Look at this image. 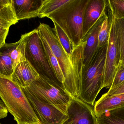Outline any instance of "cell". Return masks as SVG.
<instances>
[{
	"instance_id": "cell-31",
	"label": "cell",
	"mask_w": 124,
	"mask_h": 124,
	"mask_svg": "<svg viewBox=\"0 0 124 124\" xmlns=\"http://www.w3.org/2000/svg\"><path fill=\"white\" fill-rule=\"evenodd\" d=\"M97 124H99V123H98V121H97Z\"/></svg>"
},
{
	"instance_id": "cell-28",
	"label": "cell",
	"mask_w": 124,
	"mask_h": 124,
	"mask_svg": "<svg viewBox=\"0 0 124 124\" xmlns=\"http://www.w3.org/2000/svg\"><path fill=\"white\" fill-rule=\"evenodd\" d=\"M8 111L3 102L0 99V119L7 116Z\"/></svg>"
},
{
	"instance_id": "cell-2",
	"label": "cell",
	"mask_w": 124,
	"mask_h": 124,
	"mask_svg": "<svg viewBox=\"0 0 124 124\" xmlns=\"http://www.w3.org/2000/svg\"><path fill=\"white\" fill-rule=\"evenodd\" d=\"M0 98L17 124H40L22 88L0 76Z\"/></svg>"
},
{
	"instance_id": "cell-22",
	"label": "cell",
	"mask_w": 124,
	"mask_h": 124,
	"mask_svg": "<svg viewBox=\"0 0 124 124\" xmlns=\"http://www.w3.org/2000/svg\"><path fill=\"white\" fill-rule=\"evenodd\" d=\"M54 23V30L56 35L63 49L70 58L73 51L72 44L66 34L60 27L55 22Z\"/></svg>"
},
{
	"instance_id": "cell-32",
	"label": "cell",
	"mask_w": 124,
	"mask_h": 124,
	"mask_svg": "<svg viewBox=\"0 0 124 124\" xmlns=\"http://www.w3.org/2000/svg\"></svg>"
},
{
	"instance_id": "cell-4",
	"label": "cell",
	"mask_w": 124,
	"mask_h": 124,
	"mask_svg": "<svg viewBox=\"0 0 124 124\" xmlns=\"http://www.w3.org/2000/svg\"><path fill=\"white\" fill-rule=\"evenodd\" d=\"M107 45L99 48L90 62L82 66L79 98L93 107L98 95L103 89Z\"/></svg>"
},
{
	"instance_id": "cell-1",
	"label": "cell",
	"mask_w": 124,
	"mask_h": 124,
	"mask_svg": "<svg viewBox=\"0 0 124 124\" xmlns=\"http://www.w3.org/2000/svg\"><path fill=\"white\" fill-rule=\"evenodd\" d=\"M37 29L56 58L64 78L63 89L71 97H78L81 87V73L83 65V44L73 49L70 58L60 43L54 29L40 23Z\"/></svg>"
},
{
	"instance_id": "cell-12",
	"label": "cell",
	"mask_w": 124,
	"mask_h": 124,
	"mask_svg": "<svg viewBox=\"0 0 124 124\" xmlns=\"http://www.w3.org/2000/svg\"><path fill=\"white\" fill-rule=\"evenodd\" d=\"M39 76L30 63L26 60L19 63L15 68L11 79L20 87L24 88L30 86L39 78Z\"/></svg>"
},
{
	"instance_id": "cell-11",
	"label": "cell",
	"mask_w": 124,
	"mask_h": 124,
	"mask_svg": "<svg viewBox=\"0 0 124 124\" xmlns=\"http://www.w3.org/2000/svg\"><path fill=\"white\" fill-rule=\"evenodd\" d=\"M107 0H88L83 19L82 41L108 6Z\"/></svg>"
},
{
	"instance_id": "cell-26",
	"label": "cell",
	"mask_w": 124,
	"mask_h": 124,
	"mask_svg": "<svg viewBox=\"0 0 124 124\" xmlns=\"http://www.w3.org/2000/svg\"><path fill=\"white\" fill-rule=\"evenodd\" d=\"M123 94H124V82L116 87L108 90V91L104 94L106 95H113Z\"/></svg>"
},
{
	"instance_id": "cell-20",
	"label": "cell",
	"mask_w": 124,
	"mask_h": 124,
	"mask_svg": "<svg viewBox=\"0 0 124 124\" xmlns=\"http://www.w3.org/2000/svg\"><path fill=\"white\" fill-rule=\"evenodd\" d=\"M69 0H43L39 12V17L43 18L48 16Z\"/></svg>"
},
{
	"instance_id": "cell-24",
	"label": "cell",
	"mask_w": 124,
	"mask_h": 124,
	"mask_svg": "<svg viewBox=\"0 0 124 124\" xmlns=\"http://www.w3.org/2000/svg\"><path fill=\"white\" fill-rule=\"evenodd\" d=\"M108 7L116 19L124 18V0H108Z\"/></svg>"
},
{
	"instance_id": "cell-14",
	"label": "cell",
	"mask_w": 124,
	"mask_h": 124,
	"mask_svg": "<svg viewBox=\"0 0 124 124\" xmlns=\"http://www.w3.org/2000/svg\"><path fill=\"white\" fill-rule=\"evenodd\" d=\"M124 107V94L113 95L103 94L95 103V113L98 118L105 112Z\"/></svg>"
},
{
	"instance_id": "cell-8",
	"label": "cell",
	"mask_w": 124,
	"mask_h": 124,
	"mask_svg": "<svg viewBox=\"0 0 124 124\" xmlns=\"http://www.w3.org/2000/svg\"><path fill=\"white\" fill-rule=\"evenodd\" d=\"M22 89L39 119L40 124H65L68 121V115L41 100L26 88Z\"/></svg>"
},
{
	"instance_id": "cell-5",
	"label": "cell",
	"mask_w": 124,
	"mask_h": 124,
	"mask_svg": "<svg viewBox=\"0 0 124 124\" xmlns=\"http://www.w3.org/2000/svg\"><path fill=\"white\" fill-rule=\"evenodd\" d=\"M33 94L66 115L71 97L61 86L43 76L25 87Z\"/></svg>"
},
{
	"instance_id": "cell-29",
	"label": "cell",
	"mask_w": 124,
	"mask_h": 124,
	"mask_svg": "<svg viewBox=\"0 0 124 124\" xmlns=\"http://www.w3.org/2000/svg\"><path fill=\"white\" fill-rule=\"evenodd\" d=\"M11 0H0V10L11 4Z\"/></svg>"
},
{
	"instance_id": "cell-17",
	"label": "cell",
	"mask_w": 124,
	"mask_h": 124,
	"mask_svg": "<svg viewBox=\"0 0 124 124\" xmlns=\"http://www.w3.org/2000/svg\"><path fill=\"white\" fill-rule=\"evenodd\" d=\"M113 18L120 57L119 66H124V18L116 19L113 16Z\"/></svg>"
},
{
	"instance_id": "cell-6",
	"label": "cell",
	"mask_w": 124,
	"mask_h": 124,
	"mask_svg": "<svg viewBox=\"0 0 124 124\" xmlns=\"http://www.w3.org/2000/svg\"><path fill=\"white\" fill-rule=\"evenodd\" d=\"M25 35L26 60L30 63L39 75L49 79L62 87L49 65L38 29H34Z\"/></svg>"
},
{
	"instance_id": "cell-9",
	"label": "cell",
	"mask_w": 124,
	"mask_h": 124,
	"mask_svg": "<svg viewBox=\"0 0 124 124\" xmlns=\"http://www.w3.org/2000/svg\"><path fill=\"white\" fill-rule=\"evenodd\" d=\"M68 119L66 123L70 124H97V120L94 107L79 98H72L68 106Z\"/></svg>"
},
{
	"instance_id": "cell-13",
	"label": "cell",
	"mask_w": 124,
	"mask_h": 124,
	"mask_svg": "<svg viewBox=\"0 0 124 124\" xmlns=\"http://www.w3.org/2000/svg\"><path fill=\"white\" fill-rule=\"evenodd\" d=\"M43 0H11L15 15L18 21L39 17Z\"/></svg>"
},
{
	"instance_id": "cell-10",
	"label": "cell",
	"mask_w": 124,
	"mask_h": 124,
	"mask_svg": "<svg viewBox=\"0 0 124 124\" xmlns=\"http://www.w3.org/2000/svg\"><path fill=\"white\" fill-rule=\"evenodd\" d=\"M106 10L102 13L96 23L82 40L83 65H87L90 62L99 49L98 35L102 23L107 15Z\"/></svg>"
},
{
	"instance_id": "cell-30",
	"label": "cell",
	"mask_w": 124,
	"mask_h": 124,
	"mask_svg": "<svg viewBox=\"0 0 124 124\" xmlns=\"http://www.w3.org/2000/svg\"><path fill=\"white\" fill-rule=\"evenodd\" d=\"M65 124H68V123H65Z\"/></svg>"
},
{
	"instance_id": "cell-3",
	"label": "cell",
	"mask_w": 124,
	"mask_h": 124,
	"mask_svg": "<svg viewBox=\"0 0 124 124\" xmlns=\"http://www.w3.org/2000/svg\"><path fill=\"white\" fill-rule=\"evenodd\" d=\"M88 0H69L47 17L58 25L75 49L82 43L84 13Z\"/></svg>"
},
{
	"instance_id": "cell-21",
	"label": "cell",
	"mask_w": 124,
	"mask_h": 124,
	"mask_svg": "<svg viewBox=\"0 0 124 124\" xmlns=\"http://www.w3.org/2000/svg\"><path fill=\"white\" fill-rule=\"evenodd\" d=\"M11 3L9 5L0 10V26L9 28L18 22Z\"/></svg>"
},
{
	"instance_id": "cell-23",
	"label": "cell",
	"mask_w": 124,
	"mask_h": 124,
	"mask_svg": "<svg viewBox=\"0 0 124 124\" xmlns=\"http://www.w3.org/2000/svg\"><path fill=\"white\" fill-rule=\"evenodd\" d=\"M110 31V20L107 15L103 20L98 35V48L108 44Z\"/></svg>"
},
{
	"instance_id": "cell-18",
	"label": "cell",
	"mask_w": 124,
	"mask_h": 124,
	"mask_svg": "<svg viewBox=\"0 0 124 124\" xmlns=\"http://www.w3.org/2000/svg\"><path fill=\"white\" fill-rule=\"evenodd\" d=\"M97 120L100 124H124V107L105 112Z\"/></svg>"
},
{
	"instance_id": "cell-7",
	"label": "cell",
	"mask_w": 124,
	"mask_h": 124,
	"mask_svg": "<svg viewBox=\"0 0 124 124\" xmlns=\"http://www.w3.org/2000/svg\"><path fill=\"white\" fill-rule=\"evenodd\" d=\"M108 14L110 20V31L107 45L103 88L109 89L119 66L120 57L115 33L113 16L109 9Z\"/></svg>"
},
{
	"instance_id": "cell-16",
	"label": "cell",
	"mask_w": 124,
	"mask_h": 124,
	"mask_svg": "<svg viewBox=\"0 0 124 124\" xmlns=\"http://www.w3.org/2000/svg\"><path fill=\"white\" fill-rule=\"evenodd\" d=\"M14 70L8 43H6L0 47V76L11 79Z\"/></svg>"
},
{
	"instance_id": "cell-25",
	"label": "cell",
	"mask_w": 124,
	"mask_h": 124,
	"mask_svg": "<svg viewBox=\"0 0 124 124\" xmlns=\"http://www.w3.org/2000/svg\"><path fill=\"white\" fill-rule=\"evenodd\" d=\"M124 82V66L119 65L115 74L112 85L109 89L116 87L122 83Z\"/></svg>"
},
{
	"instance_id": "cell-19",
	"label": "cell",
	"mask_w": 124,
	"mask_h": 124,
	"mask_svg": "<svg viewBox=\"0 0 124 124\" xmlns=\"http://www.w3.org/2000/svg\"><path fill=\"white\" fill-rule=\"evenodd\" d=\"M41 38L43 42V45L50 66L53 70V72L54 73L59 83L63 89V84L64 82V76L58 61L52 53L46 41L43 38L41 37Z\"/></svg>"
},
{
	"instance_id": "cell-15",
	"label": "cell",
	"mask_w": 124,
	"mask_h": 124,
	"mask_svg": "<svg viewBox=\"0 0 124 124\" xmlns=\"http://www.w3.org/2000/svg\"><path fill=\"white\" fill-rule=\"evenodd\" d=\"M26 40L25 34L22 35L17 42L8 43L9 56L12 60L14 69L19 63L25 61V47Z\"/></svg>"
},
{
	"instance_id": "cell-27",
	"label": "cell",
	"mask_w": 124,
	"mask_h": 124,
	"mask_svg": "<svg viewBox=\"0 0 124 124\" xmlns=\"http://www.w3.org/2000/svg\"><path fill=\"white\" fill-rule=\"evenodd\" d=\"M9 28L0 26V47L6 43L5 41L8 33Z\"/></svg>"
}]
</instances>
